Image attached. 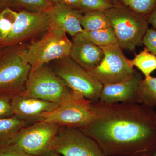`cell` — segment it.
Masks as SVG:
<instances>
[{
	"instance_id": "6da1fadb",
	"label": "cell",
	"mask_w": 156,
	"mask_h": 156,
	"mask_svg": "<svg viewBox=\"0 0 156 156\" xmlns=\"http://www.w3.org/2000/svg\"><path fill=\"white\" fill-rule=\"evenodd\" d=\"M94 116L80 128L106 156H152L156 150V111L136 102H93Z\"/></svg>"
},
{
	"instance_id": "7a4b0ae2",
	"label": "cell",
	"mask_w": 156,
	"mask_h": 156,
	"mask_svg": "<svg viewBox=\"0 0 156 156\" xmlns=\"http://www.w3.org/2000/svg\"><path fill=\"white\" fill-rule=\"evenodd\" d=\"M72 41L64 30L51 27L41 38L21 48V52L33 71L50 62L69 56Z\"/></svg>"
},
{
	"instance_id": "3957f363",
	"label": "cell",
	"mask_w": 156,
	"mask_h": 156,
	"mask_svg": "<svg viewBox=\"0 0 156 156\" xmlns=\"http://www.w3.org/2000/svg\"><path fill=\"white\" fill-rule=\"evenodd\" d=\"M122 49L134 51L142 44L148 28L146 17L122 6L116 5L105 11Z\"/></svg>"
},
{
	"instance_id": "277c9868",
	"label": "cell",
	"mask_w": 156,
	"mask_h": 156,
	"mask_svg": "<svg viewBox=\"0 0 156 156\" xmlns=\"http://www.w3.org/2000/svg\"><path fill=\"white\" fill-rule=\"evenodd\" d=\"M73 92L47 64L31 71L25 89L21 93L30 97L60 104Z\"/></svg>"
},
{
	"instance_id": "5b68a950",
	"label": "cell",
	"mask_w": 156,
	"mask_h": 156,
	"mask_svg": "<svg viewBox=\"0 0 156 156\" xmlns=\"http://www.w3.org/2000/svg\"><path fill=\"white\" fill-rule=\"evenodd\" d=\"M31 70L17 46L4 48L0 55V93H21Z\"/></svg>"
},
{
	"instance_id": "8992f818",
	"label": "cell",
	"mask_w": 156,
	"mask_h": 156,
	"mask_svg": "<svg viewBox=\"0 0 156 156\" xmlns=\"http://www.w3.org/2000/svg\"><path fill=\"white\" fill-rule=\"evenodd\" d=\"M54 62L53 70L67 87L87 100L99 101L102 86L69 56Z\"/></svg>"
},
{
	"instance_id": "52a82bcc",
	"label": "cell",
	"mask_w": 156,
	"mask_h": 156,
	"mask_svg": "<svg viewBox=\"0 0 156 156\" xmlns=\"http://www.w3.org/2000/svg\"><path fill=\"white\" fill-rule=\"evenodd\" d=\"M93 102L73 92L53 111L44 115L42 120L59 126L82 128L94 116Z\"/></svg>"
},
{
	"instance_id": "ba28073f",
	"label": "cell",
	"mask_w": 156,
	"mask_h": 156,
	"mask_svg": "<svg viewBox=\"0 0 156 156\" xmlns=\"http://www.w3.org/2000/svg\"><path fill=\"white\" fill-rule=\"evenodd\" d=\"M104 58L99 65L89 72L92 77L102 86L128 80L136 71L126 58L118 44L101 48Z\"/></svg>"
},
{
	"instance_id": "9c48e42d",
	"label": "cell",
	"mask_w": 156,
	"mask_h": 156,
	"mask_svg": "<svg viewBox=\"0 0 156 156\" xmlns=\"http://www.w3.org/2000/svg\"><path fill=\"white\" fill-rule=\"evenodd\" d=\"M59 126L44 120L23 128L9 144L16 146L31 156H39L50 150Z\"/></svg>"
},
{
	"instance_id": "30bf717a",
	"label": "cell",
	"mask_w": 156,
	"mask_h": 156,
	"mask_svg": "<svg viewBox=\"0 0 156 156\" xmlns=\"http://www.w3.org/2000/svg\"><path fill=\"white\" fill-rule=\"evenodd\" d=\"M50 150L62 156H106L94 140L80 128H60Z\"/></svg>"
},
{
	"instance_id": "8fae6325",
	"label": "cell",
	"mask_w": 156,
	"mask_h": 156,
	"mask_svg": "<svg viewBox=\"0 0 156 156\" xmlns=\"http://www.w3.org/2000/svg\"><path fill=\"white\" fill-rule=\"evenodd\" d=\"M49 11L39 13L24 11L18 12L12 30L5 41L0 42V48L17 46L43 32L47 31L51 27Z\"/></svg>"
},
{
	"instance_id": "7c38bea8",
	"label": "cell",
	"mask_w": 156,
	"mask_h": 156,
	"mask_svg": "<svg viewBox=\"0 0 156 156\" xmlns=\"http://www.w3.org/2000/svg\"><path fill=\"white\" fill-rule=\"evenodd\" d=\"M11 104L14 115L27 122L41 120L44 115L53 111L60 104L30 97L22 93L14 95Z\"/></svg>"
},
{
	"instance_id": "4fadbf2b",
	"label": "cell",
	"mask_w": 156,
	"mask_h": 156,
	"mask_svg": "<svg viewBox=\"0 0 156 156\" xmlns=\"http://www.w3.org/2000/svg\"><path fill=\"white\" fill-rule=\"evenodd\" d=\"M72 37L70 58L88 71L98 66L104 56L102 49L80 33Z\"/></svg>"
},
{
	"instance_id": "5bb4252c",
	"label": "cell",
	"mask_w": 156,
	"mask_h": 156,
	"mask_svg": "<svg viewBox=\"0 0 156 156\" xmlns=\"http://www.w3.org/2000/svg\"><path fill=\"white\" fill-rule=\"evenodd\" d=\"M142 79L141 74L136 71L128 80L103 86L99 101L108 104L136 102L137 90Z\"/></svg>"
},
{
	"instance_id": "9a60e30c",
	"label": "cell",
	"mask_w": 156,
	"mask_h": 156,
	"mask_svg": "<svg viewBox=\"0 0 156 156\" xmlns=\"http://www.w3.org/2000/svg\"><path fill=\"white\" fill-rule=\"evenodd\" d=\"M51 27L60 29L72 37L83 31L81 24L83 12L61 3L55 4L50 11Z\"/></svg>"
},
{
	"instance_id": "2e32d148",
	"label": "cell",
	"mask_w": 156,
	"mask_h": 156,
	"mask_svg": "<svg viewBox=\"0 0 156 156\" xmlns=\"http://www.w3.org/2000/svg\"><path fill=\"white\" fill-rule=\"evenodd\" d=\"M27 122L15 115L0 118V146L9 144Z\"/></svg>"
},
{
	"instance_id": "e0dca14e",
	"label": "cell",
	"mask_w": 156,
	"mask_h": 156,
	"mask_svg": "<svg viewBox=\"0 0 156 156\" xmlns=\"http://www.w3.org/2000/svg\"><path fill=\"white\" fill-rule=\"evenodd\" d=\"M136 101L151 108H156V77L151 76L140 83Z\"/></svg>"
},
{
	"instance_id": "ac0fdd59",
	"label": "cell",
	"mask_w": 156,
	"mask_h": 156,
	"mask_svg": "<svg viewBox=\"0 0 156 156\" xmlns=\"http://www.w3.org/2000/svg\"><path fill=\"white\" fill-rule=\"evenodd\" d=\"M81 24L84 30L90 31L111 27L108 17L105 12L90 11L85 12Z\"/></svg>"
},
{
	"instance_id": "d6986e66",
	"label": "cell",
	"mask_w": 156,
	"mask_h": 156,
	"mask_svg": "<svg viewBox=\"0 0 156 156\" xmlns=\"http://www.w3.org/2000/svg\"><path fill=\"white\" fill-rule=\"evenodd\" d=\"M80 34L100 48L118 44V40L112 27L90 31L83 30Z\"/></svg>"
},
{
	"instance_id": "ffe728a7",
	"label": "cell",
	"mask_w": 156,
	"mask_h": 156,
	"mask_svg": "<svg viewBox=\"0 0 156 156\" xmlns=\"http://www.w3.org/2000/svg\"><path fill=\"white\" fill-rule=\"evenodd\" d=\"M55 4L49 0H9V8L32 13L47 12Z\"/></svg>"
},
{
	"instance_id": "44dd1931",
	"label": "cell",
	"mask_w": 156,
	"mask_h": 156,
	"mask_svg": "<svg viewBox=\"0 0 156 156\" xmlns=\"http://www.w3.org/2000/svg\"><path fill=\"white\" fill-rule=\"evenodd\" d=\"M132 66H136L143 73L145 77L151 76L156 69V56L145 48L136 54L134 59L130 60Z\"/></svg>"
},
{
	"instance_id": "7402d4cb",
	"label": "cell",
	"mask_w": 156,
	"mask_h": 156,
	"mask_svg": "<svg viewBox=\"0 0 156 156\" xmlns=\"http://www.w3.org/2000/svg\"><path fill=\"white\" fill-rule=\"evenodd\" d=\"M116 5L130 9L136 14L146 17L156 7V0H111Z\"/></svg>"
},
{
	"instance_id": "603a6c76",
	"label": "cell",
	"mask_w": 156,
	"mask_h": 156,
	"mask_svg": "<svg viewBox=\"0 0 156 156\" xmlns=\"http://www.w3.org/2000/svg\"><path fill=\"white\" fill-rule=\"evenodd\" d=\"M18 12L7 7L0 12V42L10 34L17 18Z\"/></svg>"
},
{
	"instance_id": "cb8c5ba5",
	"label": "cell",
	"mask_w": 156,
	"mask_h": 156,
	"mask_svg": "<svg viewBox=\"0 0 156 156\" xmlns=\"http://www.w3.org/2000/svg\"><path fill=\"white\" fill-rule=\"evenodd\" d=\"M115 5L111 0H81L80 11L83 13L90 11L105 12Z\"/></svg>"
},
{
	"instance_id": "d4e9b609",
	"label": "cell",
	"mask_w": 156,
	"mask_h": 156,
	"mask_svg": "<svg viewBox=\"0 0 156 156\" xmlns=\"http://www.w3.org/2000/svg\"><path fill=\"white\" fill-rule=\"evenodd\" d=\"M142 44L151 53L156 56V30L154 28H148L144 37Z\"/></svg>"
},
{
	"instance_id": "484cf974",
	"label": "cell",
	"mask_w": 156,
	"mask_h": 156,
	"mask_svg": "<svg viewBox=\"0 0 156 156\" xmlns=\"http://www.w3.org/2000/svg\"><path fill=\"white\" fill-rule=\"evenodd\" d=\"M0 156H31L12 144L0 146Z\"/></svg>"
},
{
	"instance_id": "4316f807",
	"label": "cell",
	"mask_w": 156,
	"mask_h": 156,
	"mask_svg": "<svg viewBox=\"0 0 156 156\" xmlns=\"http://www.w3.org/2000/svg\"><path fill=\"white\" fill-rule=\"evenodd\" d=\"M7 96H0V118L11 117L14 115L11 100Z\"/></svg>"
},
{
	"instance_id": "83f0119b",
	"label": "cell",
	"mask_w": 156,
	"mask_h": 156,
	"mask_svg": "<svg viewBox=\"0 0 156 156\" xmlns=\"http://www.w3.org/2000/svg\"><path fill=\"white\" fill-rule=\"evenodd\" d=\"M81 0H61L60 2L71 9L80 10Z\"/></svg>"
},
{
	"instance_id": "f1b7e54d",
	"label": "cell",
	"mask_w": 156,
	"mask_h": 156,
	"mask_svg": "<svg viewBox=\"0 0 156 156\" xmlns=\"http://www.w3.org/2000/svg\"><path fill=\"white\" fill-rule=\"evenodd\" d=\"M147 19L149 24H151L156 30V7L147 16Z\"/></svg>"
},
{
	"instance_id": "f546056e",
	"label": "cell",
	"mask_w": 156,
	"mask_h": 156,
	"mask_svg": "<svg viewBox=\"0 0 156 156\" xmlns=\"http://www.w3.org/2000/svg\"><path fill=\"white\" fill-rule=\"evenodd\" d=\"M9 0H0V10L9 7Z\"/></svg>"
},
{
	"instance_id": "4dcf8cb0",
	"label": "cell",
	"mask_w": 156,
	"mask_h": 156,
	"mask_svg": "<svg viewBox=\"0 0 156 156\" xmlns=\"http://www.w3.org/2000/svg\"><path fill=\"white\" fill-rule=\"evenodd\" d=\"M39 156H62L53 151L49 150Z\"/></svg>"
},
{
	"instance_id": "1f68e13d",
	"label": "cell",
	"mask_w": 156,
	"mask_h": 156,
	"mask_svg": "<svg viewBox=\"0 0 156 156\" xmlns=\"http://www.w3.org/2000/svg\"><path fill=\"white\" fill-rule=\"evenodd\" d=\"M49 1L54 3V4H57L60 3L61 0H49Z\"/></svg>"
},
{
	"instance_id": "d6a6232c",
	"label": "cell",
	"mask_w": 156,
	"mask_h": 156,
	"mask_svg": "<svg viewBox=\"0 0 156 156\" xmlns=\"http://www.w3.org/2000/svg\"><path fill=\"white\" fill-rule=\"evenodd\" d=\"M3 49H4V48H0V55H1L2 53Z\"/></svg>"
},
{
	"instance_id": "836d02e7",
	"label": "cell",
	"mask_w": 156,
	"mask_h": 156,
	"mask_svg": "<svg viewBox=\"0 0 156 156\" xmlns=\"http://www.w3.org/2000/svg\"><path fill=\"white\" fill-rule=\"evenodd\" d=\"M152 156H156V150L154 152V154Z\"/></svg>"
},
{
	"instance_id": "e575fe53",
	"label": "cell",
	"mask_w": 156,
	"mask_h": 156,
	"mask_svg": "<svg viewBox=\"0 0 156 156\" xmlns=\"http://www.w3.org/2000/svg\"><path fill=\"white\" fill-rule=\"evenodd\" d=\"M2 11V10H0V12H1V11Z\"/></svg>"
},
{
	"instance_id": "d590c367",
	"label": "cell",
	"mask_w": 156,
	"mask_h": 156,
	"mask_svg": "<svg viewBox=\"0 0 156 156\" xmlns=\"http://www.w3.org/2000/svg\"></svg>"
}]
</instances>
